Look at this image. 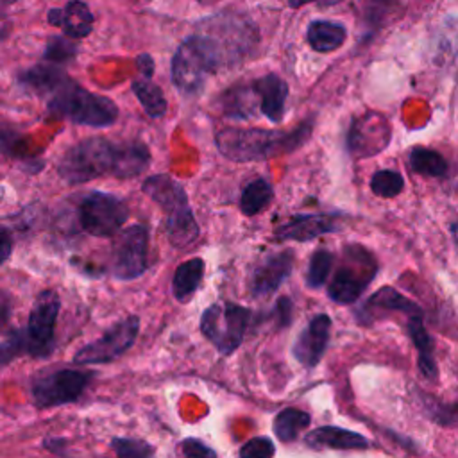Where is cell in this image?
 <instances>
[{
  "mask_svg": "<svg viewBox=\"0 0 458 458\" xmlns=\"http://www.w3.org/2000/svg\"><path fill=\"white\" fill-rule=\"evenodd\" d=\"M311 134V123H302L293 131L242 129L225 127L216 132L215 143L222 156L231 161H263L295 150Z\"/></svg>",
  "mask_w": 458,
  "mask_h": 458,
  "instance_id": "cell-1",
  "label": "cell"
},
{
  "mask_svg": "<svg viewBox=\"0 0 458 458\" xmlns=\"http://www.w3.org/2000/svg\"><path fill=\"white\" fill-rule=\"evenodd\" d=\"M59 295L52 290H45L38 295L27 326L25 327H13L11 331L4 333L0 344V358L2 365H7L13 358L20 354L29 356H48L55 347V320L59 315Z\"/></svg>",
  "mask_w": 458,
  "mask_h": 458,
  "instance_id": "cell-2",
  "label": "cell"
},
{
  "mask_svg": "<svg viewBox=\"0 0 458 458\" xmlns=\"http://www.w3.org/2000/svg\"><path fill=\"white\" fill-rule=\"evenodd\" d=\"M147 193L165 213V227L172 245L186 247L199 236V225L191 213L184 188L166 174L150 175L141 184Z\"/></svg>",
  "mask_w": 458,
  "mask_h": 458,
  "instance_id": "cell-3",
  "label": "cell"
},
{
  "mask_svg": "<svg viewBox=\"0 0 458 458\" xmlns=\"http://www.w3.org/2000/svg\"><path fill=\"white\" fill-rule=\"evenodd\" d=\"M220 64L224 59L216 45L206 34H191L172 57V81L182 95H195Z\"/></svg>",
  "mask_w": 458,
  "mask_h": 458,
  "instance_id": "cell-4",
  "label": "cell"
},
{
  "mask_svg": "<svg viewBox=\"0 0 458 458\" xmlns=\"http://www.w3.org/2000/svg\"><path fill=\"white\" fill-rule=\"evenodd\" d=\"M48 109L73 123L89 127H109L118 118V107L111 98L88 91L73 81L54 93Z\"/></svg>",
  "mask_w": 458,
  "mask_h": 458,
  "instance_id": "cell-5",
  "label": "cell"
},
{
  "mask_svg": "<svg viewBox=\"0 0 458 458\" xmlns=\"http://www.w3.org/2000/svg\"><path fill=\"white\" fill-rule=\"evenodd\" d=\"M118 143L106 138H86L72 145L57 165L59 175L70 184H82L114 172Z\"/></svg>",
  "mask_w": 458,
  "mask_h": 458,
  "instance_id": "cell-6",
  "label": "cell"
},
{
  "mask_svg": "<svg viewBox=\"0 0 458 458\" xmlns=\"http://www.w3.org/2000/svg\"><path fill=\"white\" fill-rule=\"evenodd\" d=\"M250 315L249 308L234 302L211 304L200 315L199 327L220 354H233L243 342Z\"/></svg>",
  "mask_w": 458,
  "mask_h": 458,
  "instance_id": "cell-7",
  "label": "cell"
},
{
  "mask_svg": "<svg viewBox=\"0 0 458 458\" xmlns=\"http://www.w3.org/2000/svg\"><path fill=\"white\" fill-rule=\"evenodd\" d=\"M376 270V259L367 249L360 245H347L344 249V259L329 283L327 295L336 304H351L358 301L374 279Z\"/></svg>",
  "mask_w": 458,
  "mask_h": 458,
  "instance_id": "cell-8",
  "label": "cell"
},
{
  "mask_svg": "<svg viewBox=\"0 0 458 458\" xmlns=\"http://www.w3.org/2000/svg\"><path fill=\"white\" fill-rule=\"evenodd\" d=\"M91 377L93 374L89 370L75 369H59L48 374H41L34 377L30 385L32 403L39 408L73 403L82 395Z\"/></svg>",
  "mask_w": 458,
  "mask_h": 458,
  "instance_id": "cell-9",
  "label": "cell"
},
{
  "mask_svg": "<svg viewBox=\"0 0 458 458\" xmlns=\"http://www.w3.org/2000/svg\"><path fill=\"white\" fill-rule=\"evenodd\" d=\"M129 216V209L122 199L106 191H91L79 208L81 225L86 233L109 238L116 234Z\"/></svg>",
  "mask_w": 458,
  "mask_h": 458,
  "instance_id": "cell-10",
  "label": "cell"
},
{
  "mask_svg": "<svg viewBox=\"0 0 458 458\" xmlns=\"http://www.w3.org/2000/svg\"><path fill=\"white\" fill-rule=\"evenodd\" d=\"M140 331V318L136 315H129L123 320L111 326L100 338L81 347L73 361L79 365H95L107 363L114 358L122 356L127 349L132 347Z\"/></svg>",
  "mask_w": 458,
  "mask_h": 458,
  "instance_id": "cell-11",
  "label": "cell"
},
{
  "mask_svg": "<svg viewBox=\"0 0 458 458\" xmlns=\"http://www.w3.org/2000/svg\"><path fill=\"white\" fill-rule=\"evenodd\" d=\"M148 231L145 225H131L122 231L113 250V276L132 281L147 270Z\"/></svg>",
  "mask_w": 458,
  "mask_h": 458,
  "instance_id": "cell-12",
  "label": "cell"
},
{
  "mask_svg": "<svg viewBox=\"0 0 458 458\" xmlns=\"http://www.w3.org/2000/svg\"><path fill=\"white\" fill-rule=\"evenodd\" d=\"M329 331L331 318L326 313L315 315L293 344V356L297 358V361L308 369L318 365L329 344Z\"/></svg>",
  "mask_w": 458,
  "mask_h": 458,
  "instance_id": "cell-13",
  "label": "cell"
},
{
  "mask_svg": "<svg viewBox=\"0 0 458 458\" xmlns=\"http://www.w3.org/2000/svg\"><path fill=\"white\" fill-rule=\"evenodd\" d=\"M340 229V218L333 213H301L290 216L283 225L277 227L276 234L279 240L310 242L317 236L336 233Z\"/></svg>",
  "mask_w": 458,
  "mask_h": 458,
  "instance_id": "cell-14",
  "label": "cell"
},
{
  "mask_svg": "<svg viewBox=\"0 0 458 458\" xmlns=\"http://www.w3.org/2000/svg\"><path fill=\"white\" fill-rule=\"evenodd\" d=\"M293 252L283 250L265 258L250 276V292L256 297L268 295L276 292L283 281L292 274Z\"/></svg>",
  "mask_w": 458,
  "mask_h": 458,
  "instance_id": "cell-15",
  "label": "cell"
},
{
  "mask_svg": "<svg viewBox=\"0 0 458 458\" xmlns=\"http://www.w3.org/2000/svg\"><path fill=\"white\" fill-rule=\"evenodd\" d=\"M47 18L50 25L61 27L70 39L84 38L93 30V14L81 0H72L64 7L50 9Z\"/></svg>",
  "mask_w": 458,
  "mask_h": 458,
  "instance_id": "cell-16",
  "label": "cell"
},
{
  "mask_svg": "<svg viewBox=\"0 0 458 458\" xmlns=\"http://www.w3.org/2000/svg\"><path fill=\"white\" fill-rule=\"evenodd\" d=\"M256 97L259 98V111L274 123H279L284 116V102L288 97V84L276 73H267L252 84Z\"/></svg>",
  "mask_w": 458,
  "mask_h": 458,
  "instance_id": "cell-17",
  "label": "cell"
},
{
  "mask_svg": "<svg viewBox=\"0 0 458 458\" xmlns=\"http://www.w3.org/2000/svg\"><path fill=\"white\" fill-rule=\"evenodd\" d=\"M68 75L59 64L54 63H45V64H36L32 68L23 70L18 75V84L23 86L25 89L45 95V93H55L59 88H63L68 82Z\"/></svg>",
  "mask_w": 458,
  "mask_h": 458,
  "instance_id": "cell-18",
  "label": "cell"
},
{
  "mask_svg": "<svg viewBox=\"0 0 458 458\" xmlns=\"http://www.w3.org/2000/svg\"><path fill=\"white\" fill-rule=\"evenodd\" d=\"M306 442L315 447H331V449H367L369 440L351 429L338 426H320L306 435Z\"/></svg>",
  "mask_w": 458,
  "mask_h": 458,
  "instance_id": "cell-19",
  "label": "cell"
},
{
  "mask_svg": "<svg viewBox=\"0 0 458 458\" xmlns=\"http://www.w3.org/2000/svg\"><path fill=\"white\" fill-rule=\"evenodd\" d=\"M150 161V152L147 145L140 141H129V143H118V154H116V165L113 175L118 179H132L140 175Z\"/></svg>",
  "mask_w": 458,
  "mask_h": 458,
  "instance_id": "cell-20",
  "label": "cell"
},
{
  "mask_svg": "<svg viewBox=\"0 0 458 458\" xmlns=\"http://www.w3.org/2000/svg\"><path fill=\"white\" fill-rule=\"evenodd\" d=\"M345 27L336 21L327 20H313L308 25L306 39L310 47L317 52H333L345 41Z\"/></svg>",
  "mask_w": 458,
  "mask_h": 458,
  "instance_id": "cell-21",
  "label": "cell"
},
{
  "mask_svg": "<svg viewBox=\"0 0 458 458\" xmlns=\"http://www.w3.org/2000/svg\"><path fill=\"white\" fill-rule=\"evenodd\" d=\"M408 335L417 349L419 356V369L424 377L435 379L437 377V363L433 358V342L431 336L428 335L424 324H422V315L410 317L408 320Z\"/></svg>",
  "mask_w": 458,
  "mask_h": 458,
  "instance_id": "cell-22",
  "label": "cell"
},
{
  "mask_svg": "<svg viewBox=\"0 0 458 458\" xmlns=\"http://www.w3.org/2000/svg\"><path fill=\"white\" fill-rule=\"evenodd\" d=\"M204 277V261L200 258H191L184 263H181L172 279V292L177 301L184 302L188 301L199 288L200 281Z\"/></svg>",
  "mask_w": 458,
  "mask_h": 458,
  "instance_id": "cell-23",
  "label": "cell"
},
{
  "mask_svg": "<svg viewBox=\"0 0 458 458\" xmlns=\"http://www.w3.org/2000/svg\"><path fill=\"white\" fill-rule=\"evenodd\" d=\"M372 310L401 311V313H406L408 317L420 315V308L415 302H411L410 299H406L404 295H401L397 290H394L390 286H385L369 297L363 311L370 313Z\"/></svg>",
  "mask_w": 458,
  "mask_h": 458,
  "instance_id": "cell-24",
  "label": "cell"
},
{
  "mask_svg": "<svg viewBox=\"0 0 458 458\" xmlns=\"http://www.w3.org/2000/svg\"><path fill=\"white\" fill-rule=\"evenodd\" d=\"M131 89L150 118H161L166 113V98H165L161 88H157L154 82H150V79H147V77L134 79L131 84Z\"/></svg>",
  "mask_w": 458,
  "mask_h": 458,
  "instance_id": "cell-25",
  "label": "cell"
},
{
  "mask_svg": "<svg viewBox=\"0 0 458 458\" xmlns=\"http://www.w3.org/2000/svg\"><path fill=\"white\" fill-rule=\"evenodd\" d=\"M272 197H274V193H272L270 182L261 177H256L243 186L242 197H240V209L247 216L258 215L259 211H263L268 206Z\"/></svg>",
  "mask_w": 458,
  "mask_h": 458,
  "instance_id": "cell-26",
  "label": "cell"
},
{
  "mask_svg": "<svg viewBox=\"0 0 458 458\" xmlns=\"http://www.w3.org/2000/svg\"><path fill=\"white\" fill-rule=\"evenodd\" d=\"M310 422L311 419L306 411L299 408H284L274 419V433L281 442H293Z\"/></svg>",
  "mask_w": 458,
  "mask_h": 458,
  "instance_id": "cell-27",
  "label": "cell"
},
{
  "mask_svg": "<svg viewBox=\"0 0 458 458\" xmlns=\"http://www.w3.org/2000/svg\"><path fill=\"white\" fill-rule=\"evenodd\" d=\"M410 166L413 172L429 177H440L447 170V163L444 161V157L429 148H413L410 152Z\"/></svg>",
  "mask_w": 458,
  "mask_h": 458,
  "instance_id": "cell-28",
  "label": "cell"
},
{
  "mask_svg": "<svg viewBox=\"0 0 458 458\" xmlns=\"http://www.w3.org/2000/svg\"><path fill=\"white\" fill-rule=\"evenodd\" d=\"M256 95L254 88L252 86H242L238 89H227L224 98H225V113L229 116H236V118H247L252 114V107H254V102H252V97Z\"/></svg>",
  "mask_w": 458,
  "mask_h": 458,
  "instance_id": "cell-29",
  "label": "cell"
},
{
  "mask_svg": "<svg viewBox=\"0 0 458 458\" xmlns=\"http://www.w3.org/2000/svg\"><path fill=\"white\" fill-rule=\"evenodd\" d=\"M333 267V254L326 249H320L317 252H313L310 265H308V272H306V284L310 288H320L324 286V283L329 277Z\"/></svg>",
  "mask_w": 458,
  "mask_h": 458,
  "instance_id": "cell-30",
  "label": "cell"
},
{
  "mask_svg": "<svg viewBox=\"0 0 458 458\" xmlns=\"http://www.w3.org/2000/svg\"><path fill=\"white\" fill-rule=\"evenodd\" d=\"M403 186V175L394 170H379L370 177V190L379 197H395Z\"/></svg>",
  "mask_w": 458,
  "mask_h": 458,
  "instance_id": "cell-31",
  "label": "cell"
},
{
  "mask_svg": "<svg viewBox=\"0 0 458 458\" xmlns=\"http://www.w3.org/2000/svg\"><path fill=\"white\" fill-rule=\"evenodd\" d=\"M111 447L114 449L118 458H152L154 447L145 440L116 437L111 440Z\"/></svg>",
  "mask_w": 458,
  "mask_h": 458,
  "instance_id": "cell-32",
  "label": "cell"
},
{
  "mask_svg": "<svg viewBox=\"0 0 458 458\" xmlns=\"http://www.w3.org/2000/svg\"><path fill=\"white\" fill-rule=\"evenodd\" d=\"M75 50H77V47H75L68 38L55 36V38H52V39L48 41L43 57H45L47 63L61 64V63L70 61V59L75 55Z\"/></svg>",
  "mask_w": 458,
  "mask_h": 458,
  "instance_id": "cell-33",
  "label": "cell"
},
{
  "mask_svg": "<svg viewBox=\"0 0 458 458\" xmlns=\"http://www.w3.org/2000/svg\"><path fill=\"white\" fill-rule=\"evenodd\" d=\"M276 445L268 437H256L240 447L238 458H272Z\"/></svg>",
  "mask_w": 458,
  "mask_h": 458,
  "instance_id": "cell-34",
  "label": "cell"
},
{
  "mask_svg": "<svg viewBox=\"0 0 458 458\" xmlns=\"http://www.w3.org/2000/svg\"><path fill=\"white\" fill-rule=\"evenodd\" d=\"M181 449L186 458H216V453L199 438H184Z\"/></svg>",
  "mask_w": 458,
  "mask_h": 458,
  "instance_id": "cell-35",
  "label": "cell"
},
{
  "mask_svg": "<svg viewBox=\"0 0 458 458\" xmlns=\"http://www.w3.org/2000/svg\"><path fill=\"white\" fill-rule=\"evenodd\" d=\"M276 313L279 318V326H286L290 324L292 318V301L288 297H281L276 304Z\"/></svg>",
  "mask_w": 458,
  "mask_h": 458,
  "instance_id": "cell-36",
  "label": "cell"
},
{
  "mask_svg": "<svg viewBox=\"0 0 458 458\" xmlns=\"http://www.w3.org/2000/svg\"><path fill=\"white\" fill-rule=\"evenodd\" d=\"M136 63H138L140 77H147V79H150V77H152V73H154V61H152V57H150L148 54H141V55H138Z\"/></svg>",
  "mask_w": 458,
  "mask_h": 458,
  "instance_id": "cell-37",
  "label": "cell"
},
{
  "mask_svg": "<svg viewBox=\"0 0 458 458\" xmlns=\"http://www.w3.org/2000/svg\"><path fill=\"white\" fill-rule=\"evenodd\" d=\"M11 247H13V242H11L9 231L5 227H2V261H5L9 258Z\"/></svg>",
  "mask_w": 458,
  "mask_h": 458,
  "instance_id": "cell-38",
  "label": "cell"
},
{
  "mask_svg": "<svg viewBox=\"0 0 458 458\" xmlns=\"http://www.w3.org/2000/svg\"><path fill=\"white\" fill-rule=\"evenodd\" d=\"M310 2H317V4H324V5H329V4H336L340 0H288L290 7H301L304 4H310Z\"/></svg>",
  "mask_w": 458,
  "mask_h": 458,
  "instance_id": "cell-39",
  "label": "cell"
}]
</instances>
